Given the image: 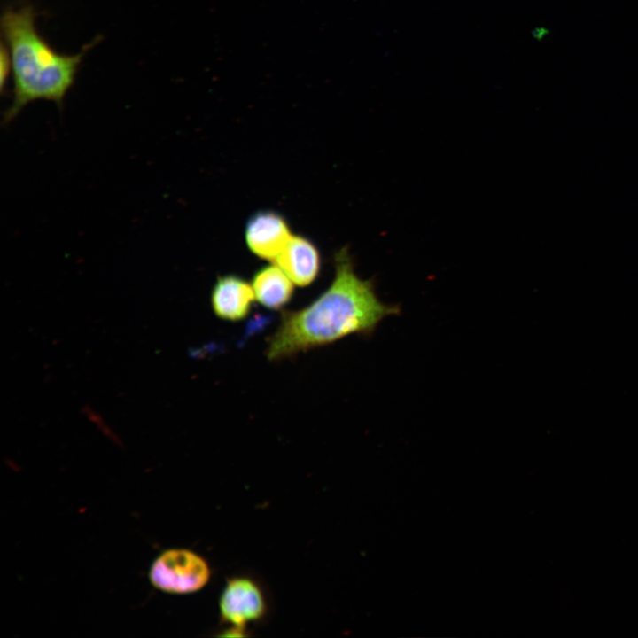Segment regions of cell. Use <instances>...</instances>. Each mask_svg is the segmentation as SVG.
<instances>
[{
    "mask_svg": "<svg viewBox=\"0 0 638 638\" xmlns=\"http://www.w3.org/2000/svg\"><path fill=\"white\" fill-rule=\"evenodd\" d=\"M334 268L331 284L315 300L301 309L283 311L267 340L268 361L290 358L352 334L368 337L384 318L400 313L399 306L378 299L372 280L356 274L347 248L335 253Z\"/></svg>",
    "mask_w": 638,
    "mask_h": 638,
    "instance_id": "obj_1",
    "label": "cell"
},
{
    "mask_svg": "<svg viewBox=\"0 0 638 638\" xmlns=\"http://www.w3.org/2000/svg\"><path fill=\"white\" fill-rule=\"evenodd\" d=\"M35 17V9L29 4L8 8L2 16V33L13 78V98L4 113V123L35 100H51L61 106L87 51L86 48L75 55L54 51L38 34Z\"/></svg>",
    "mask_w": 638,
    "mask_h": 638,
    "instance_id": "obj_2",
    "label": "cell"
},
{
    "mask_svg": "<svg viewBox=\"0 0 638 638\" xmlns=\"http://www.w3.org/2000/svg\"><path fill=\"white\" fill-rule=\"evenodd\" d=\"M210 567L201 556L187 549L163 551L149 571L152 585L165 593L185 595L202 589L209 581Z\"/></svg>",
    "mask_w": 638,
    "mask_h": 638,
    "instance_id": "obj_3",
    "label": "cell"
},
{
    "mask_svg": "<svg viewBox=\"0 0 638 638\" xmlns=\"http://www.w3.org/2000/svg\"><path fill=\"white\" fill-rule=\"evenodd\" d=\"M222 619L239 629L261 619L267 609L259 585L247 577L228 580L219 601Z\"/></svg>",
    "mask_w": 638,
    "mask_h": 638,
    "instance_id": "obj_4",
    "label": "cell"
},
{
    "mask_svg": "<svg viewBox=\"0 0 638 638\" xmlns=\"http://www.w3.org/2000/svg\"><path fill=\"white\" fill-rule=\"evenodd\" d=\"M289 225L278 213L262 210L247 221L245 239L257 257L275 262L292 237Z\"/></svg>",
    "mask_w": 638,
    "mask_h": 638,
    "instance_id": "obj_5",
    "label": "cell"
},
{
    "mask_svg": "<svg viewBox=\"0 0 638 638\" xmlns=\"http://www.w3.org/2000/svg\"><path fill=\"white\" fill-rule=\"evenodd\" d=\"M255 300L252 284L235 274L220 276L211 292L214 315L227 322H239L251 313Z\"/></svg>",
    "mask_w": 638,
    "mask_h": 638,
    "instance_id": "obj_6",
    "label": "cell"
},
{
    "mask_svg": "<svg viewBox=\"0 0 638 638\" xmlns=\"http://www.w3.org/2000/svg\"><path fill=\"white\" fill-rule=\"evenodd\" d=\"M294 284L305 287L311 284L321 269V257L317 247L308 238L292 236L275 261Z\"/></svg>",
    "mask_w": 638,
    "mask_h": 638,
    "instance_id": "obj_7",
    "label": "cell"
},
{
    "mask_svg": "<svg viewBox=\"0 0 638 638\" xmlns=\"http://www.w3.org/2000/svg\"><path fill=\"white\" fill-rule=\"evenodd\" d=\"M255 300L270 310H280L294 292V283L279 266L268 265L257 270L252 280Z\"/></svg>",
    "mask_w": 638,
    "mask_h": 638,
    "instance_id": "obj_8",
    "label": "cell"
},
{
    "mask_svg": "<svg viewBox=\"0 0 638 638\" xmlns=\"http://www.w3.org/2000/svg\"><path fill=\"white\" fill-rule=\"evenodd\" d=\"M545 34H547V30L543 27H537L533 31V36L538 40H541L545 35Z\"/></svg>",
    "mask_w": 638,
    "mask_h": 638,
    "instance_id": "obj_9",
    "label": "cell"
}]
</instances>
